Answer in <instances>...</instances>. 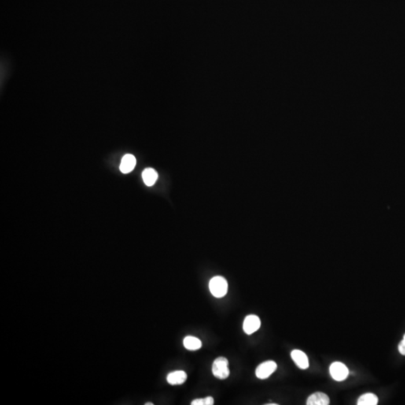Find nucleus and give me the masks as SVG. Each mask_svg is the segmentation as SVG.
Here are the masks:
<instances>
[{
    "label": "nucleus",
    "mask_w": 405,
    "mask_h": 405,
    "mask_svg": "<svg viewBox=\"0 0 405 405\" xmlns=\"http://www.w3.org/2000/svg\"><path fill=\"white\" fill-rule=\"evenodd\" d=\"M330 404L329 396L324 392H318L310 395L307 399V405H328Z\"/></svg>",
    "instance_id": "obj_8"
},
{
    "label": "nucleus",
    "mask_w": 405,
    "mask_h": 405,
    "mask_svg": "<svg viewBox=\"0 0 405 405\" xmlns=\"http://www.w3.org/2000/svg\"><path fill=\"white\" fill-rule=\"evenodd\" d=\"M187 379V374L183 371H176L171 372L167 375V382L171 385H181L185 382Z\"/></svg>",
    "instance_id": "obj_9"
},
{
    "label": "nucleus",
    "mask_w": 405,
    "mask_h": 405,
    "mask_svg": "<svg viewBox=\"0 0 405 405\" xmlns=\"http://www.w3.org/2000/svg\"><path fill=\"white\" fill-rule=\"evenodd\" d=\"M183 345L189 351H197L202 347V342L197 338L186 336L183 340Z\"/></svg>",
    "instance_id": "obj_11"
},
{
    "label": "nucleus",
    "mask_w": 405,
    "mask_h": 405,
    "mask_svg": "<svg viewBox=\"0 0 405 405\" xmlns=\"http://www.w3.org/2000/svg\"><path fill=\"white\" fill-rule=\"evenodd\" d=\"M144 183L147 186H152L156 183L158 179V174L156 170L152 168H146L142 174Z\"/></svg>",
    "instance_id": "obj_10"
},
{
    "label": "nucleus",
    "mask_w": 405,
    "mask_h": 405,
    "mask_svg": "<svg viewBox=\"0 0 405 405\" xmlns=\"http://www.w3.org/2000/svg\"><path fill=\"white\" fill-rule=\"evenodd\" d=\"M136 163H137V161L133 155L126 154L121 161L120 167H119L121 172L123 174H129L131 172L135 167Z\"/></svg>",
    "instance_id": "obj_7"
},
{
    "label": "nucleus",
    "mask_w": 405,
    "mask_h": 405,
    "mask_svg": "<svg viewBox=\"0 0 405 405\" xmlns=\"http://www.w3.org/2000/svg\"><path fill=\"white\" fill-rule=\"evenodd\" d=\"M329 373L336 381H342L349 374V370L342 362H335L329 367Z\"/></svg>",
    "instance_id": "obj_3"
},
{
    "label": "nucleus",
    "mask_w": 405,
    "mask_h": 405,
    "mask_svg": "<svg viewBox=\"0 0 405 405\" xmlns=\"http://www.w3.org/2000/svg\"><path fill=\"white\" fill-rule=\"evenodd\" d=\"M192 405H214V399L212 397L208 396L205 399H198L192 401Z\"/></svg>",
    "instance_id": "obj_13"
},
{
    "label": "nucleus",
    "mask_w": 405,
    "mask_h": 405,
    "mask_svg": "<svg viewBox=\"0 0 405 405\" xmlns=\"http://www.w3.org/2000/svg\"><path fill=\"white\" fill-rule=\"evenodd\" d=\"M277 369V364L274 361L269 360L263 362L258 366L255 371V374L259 379L268 378L273 372Z\"/></svg>",
    "instance_id": "obj_4"
},
{
    "label": "nucleus",
    "mask_w": 405,
    "mask_h": 405,
    "mask_svg": "<svg viewBox=\"0 0 405 405\" xmlns=\"http://www.w3.org/2000/svg\"><path fill=\"white\" fill-rule=\"evenodd\" d=\"M210 291L212 296L216 298H222L227 293V281L222 276H215L210 280Z\"/></svg>",
    "instance_id": "obj_1"
},
{
    "label": "nucleus",
    "mask_w": 405,
    "mask_h": 405,
    "mask_svg": "<svg viewBox=\"0 0 405 405\" xmlns=\"http://www.w3.org/2000/svg\"><path fill=\"white\" fill-rule=\"evenodd\" d=\"M399 351L401 354L405 356V335L404 336L403 340L399 343Z\"/></svg>",
    "instance_id": "obj_14"
},
{
    "label": "nucleus",
    "mask_w": 405,
    "mask_h": 405,
    "mask_svg": "<svg viewBox=\"0 0 405 405\" xmlns=\"http://www.w3.org/2000/svg\"><path fill=\"white\" fill-rule=\"evenodd\" d=\"M378 404V398L373 393H366L361 395L358 399V405H376Z\"/></svg>",
    "instance_id": "obj_12"
},
{
    "label": "nucleus",
    "mask_w": 405,
    "mask_h": 405,
    "mask_svg": "<svg viewBox=\"0 0 405 405\" xmlns=\"http://www.w3.org/2000/svg\"><path fill=\"white\" fill-rule=\"evenodd\" d=\"M291 358L294 361L296 366L301 369H307L309 366V362L307 355L299 350H294L291 352Z\"/></svg>",
    "instance_id": "obj_6"
},
{
    "label": "nucleus",
    "mask_w": 405,
    "mask_h": 405,
    "mask_svg": "<svg viewBox=\"0 0 405 405\" xmlns=\"http://www.w3.org/2000/svg\"><path fill=\"white\" fill-rule=\"evenodd\" d=\"M228 360L225 357H218L212 363V372L217 378L224 380L230 375Z\"/></svg>",
    "instance_id": "obj_2"
},
{
    "label": "nucleus",
    "mask_w": 405,
    "mask_h": 405,
    "mask_svg": "<svg viewBox=\"0 0 405 405\" xmlns=\"http://www.w3.org/2000/svg\"><path fill=\"white\" fill-rule=\"evenodd\" d=\"M260 320L258 316L248 315L243 322V329L247 335H252L260 327Z\"/></svg>",
    "instance_id": "obj_5"
},
{
    "label": "nucleus",
    "mask_w": 405,
    "mask_h": 405,
    "mask_svg": "<svg viewBox=\"0 0 405 405\" xmlns=\"http://www.w3.org/2000/svg\"><path fill=\"white\" fill-rule=\"evenodd\" d=\"M145 405H153V403H150V402H147V403H146Z\"/></svg>",
    "instance_id": "obj_15"
}]
</instances>
